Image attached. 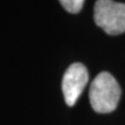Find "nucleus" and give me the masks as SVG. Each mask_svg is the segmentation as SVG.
Segmentation results:
<instances>
[{
    "instance_id": "1",
    "label": "nucleus",
    "mask_w": 125,
    "mask_h": 125,
    "mask_svg": "<svg viewBox=\"0 0 125 125\" xmlns=\"http://www.w3.org/2000/svg\"><path fill=\"white\" fill-rule=\"evenodd\" d=\"M121 98V87L117 80L108 73L102 72L93 80L89 88V102L96 112H112Z\"/></svg>"
},
{
    "instance_id": "2",
    "label": "nucleus",
    "mask_w": 125,
    "mask_h": 125,
    "mask_svg": "<svg viewBox=\"0 0 125 125\" xmlns=\"http://www.w3.org/2000/svg\"><path fill=\"white\" fill-rule=\"evenodd\" d=\"M94 20L108 35H121L125 31V4L97 0L94 7Z\"/></svg>"
},
{
    "instance_id": "3",
    "label": "nucleus",
    "mask_w": 125,
    "mask_h": 125,
    "mask_svg": "<svg viewBox=\"0 0 125 125\" xmlns=\"http://www.w3.org/2000/svg\"><path fill=\"white\" fill-rule=\"evenodd\" d=\"M88 71L83 64L74 62L68 67L62 76V88L67 105L73 107L88 83Z\"/></svg>"
},
{
    "instance_id": "4",
    "label": "nucleus",
    "mask_w": 125,
    "mask_h": 125,
    "mask_svg": "<svg viewBox=\"0 0 125 125\" xmlns=\"http://www.w3.org/2000/svg\"><path fill=\"white\" fill-rule=\"evenodd\" d=\"M59 1L62 5V7L70 13H79L82 9L85 2V0H59Z\"/></svg>"
}]
</instances>
